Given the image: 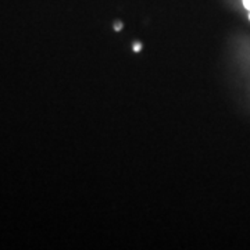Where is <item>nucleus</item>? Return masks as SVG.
<instances>
[{
    "label": "nucleus",
    "mask_w": 250,
    "mask_h": 250,
    "mask_svg": "<svg viewBox=\"0 0 250 250\" xmlns=\"http://www.w3.org/2000/svg\"><path fill=\"white\" fill-rule=\"evenodd\" d=\"M243 6L250 11V0H243Z\"/></svg>",
    "instance_id": "f257e3e1"
},
{
    "label": "nucleus",
    "mask_w": 250,
    "mask_h": 250,
    "mask_svg": "<svg viewBox=\"0 0 250 250\" xmlns=\"http://www.w3.org/2000/svg\"><path fill=\"white\" fill-rule=\"evenodd\" d=\"M142 49V46H141V43H135L134 45V50L135 52H139Z\"/></svg>",
    "instance_id": "f03ea898"
},
{
    "label": "nucleus",
    "mask_w": 250,
    "mask_h": 250,
    "mask_svg": "<svg viewBox=\"0 0 250 250\" xmlns=\"http://www.w3.org/2000/svg\"><path fill=\"white\" fill-rule=\"evenodd\" d=\"M116 29H117V31H120V29H121V24H117Z\"/></svg>",
    "instance_id": "7ed1b4c3"
},
{
    "label": "nucleus",
    "mask_w": 250,
    "mask_h": 250,
    "mask_svg": "<svg viewBox=\"0 0 250 250\" xmlns=\"http://www.w3.org/2000/svg\"><path fill=\"white\" fill-rule=\"evenodd\" d=\"M249 18H250V14H249Z\"/></svg>",
    "instance_id": "20e7f679"
}]
</instances>
